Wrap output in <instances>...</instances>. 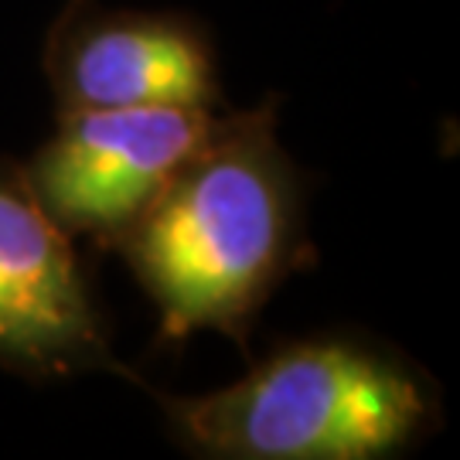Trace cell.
Segmentation results:
<instances>
[{
	"instance_id": "obj_1",
	"label": "cell",
	"mask_w": 460,
	"mask_h": 460,
	"mask_svg": "<svg viewBox=\"0 0 460 460\" xmlns=\"http://www.w3.org/2000/svg\"><path fill=\"white\" fill-rule=\"evenodd\" d=\"M277 130V93L249 110L226 106L113 246L157 311V345L178 348L212 331L249 355L273 294L317 263L307 174Z\"/></svg>"
},
{
	"instance_id": "obj_5",
	"label": "cell",
	"mask_w": 460,
	"mask_h": 460,
	"mask_svg": "<svg viewBox=\"0 0 460 460\" xmlns=\"http://www.w3.org/2000/svg\"><path fill=\"white\" fill-rule=\"evenodd\" d=\"M41 72L55 110L229 106L212 31L184 11L66 0L45 31Z\"/></svg>"
},
{
	"instance_id": "obj_3",
	"label": "cell",
	"mask_w": 460,
	"mask_h": 460,
	"mask_svg": "<svg viewBox=\"0 0 460 460\" xmlns=\"http://www.w3.org/2000/svg\"><path fill=\"white\" fill-rule=\"evenodd\" d=\"M222 110H55L51 137L21 164L38 201L72 239L113 249L201 147Z\"/></svg>"
},
{
	"instance_id": "obj_2",
	"label": "cell",
	"mask_w": 460,
	"mask_h": 460,
	"mask_svg": "<svg viewBox=\"0 0 460 460\" xmlns=\"http://www.w3.org/2000/svg\"><path fill=\"white\" fill-rule=\"evenodd\" d=\"M174 447L198 460H389L444 427V393L412 355L368 331L279 341L212 393L150 389Z\"/></svg>"
},
{
	"instance_id": "obj_4",
	"label": "cell",
	"mask_w": 460,
	"mask_h": 460,
	"mask_svg": "<svg viewBox=\"0 0 460 460\" xmlns=\"http://www.w3.org/2000/svg\"><path fill=\"white\" fill-rule=\"evenodd\" d=\"M0 368L28 382L119 376L147 385L110 348L93 279L68 235L0 154Z\"/></svg>"
}]
</instances>
